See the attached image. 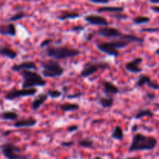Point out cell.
<instances>
[{
  "instance_id": "cell-1",
  "label": "cell",
  "mask_w": 159,
  "mask_h": 159,
  "mask_svg": "<svg viewBox=\"0 0 159 159\" xmlns=\"http://www.w3.org/2000/svg\"><path fill=\"white\" fill-rule=\"evenodd\" d=\"M158 144L156 138L152 136H147L141 133L135 134L132 138L131 143L129 147V152L138 151H152Z\"/></svg>"
},
{
  "instance_id": "cell-2",
  "label": "cell",
  "mask_w": 159,
  "mask_h": 159,
  "mask_svg": "<svg viewBox=\"0 0 159 159\" xmlns=\"http://www.w3.org/2000/svg\"><path fill=\"white\" fill-rule=\"evenodd\" d=\"M45 54L48 57L57 61L77 57L80 54V51L67 46H51L46 48Z\"/></svg>"
},
{
  "instance_id": "cell-3",
  "label": "cell",
  "mask_w": 159,
  "mask_h": 159,
  "mask_svg": "<svg viewBox=\"0 0 159 159\" xmlns=\"http://www.w3.org/2000/svg\"><path fill=\"white\" fill-rule=\"evenodd\" d=\"M20 73L23 80L22 83L23 89L35 88L37 86L43 87L46 85L47 82L44 80V79L35 71L23 70Z\"/></svg>"
},
{
  "instance_id": "cell-4",
  "label": "cell",
  "mask_w": 159,
  "mask_h": 159,
  "mask_svg": "<svg viewBox=\"0 0 159 159\" xmlns=\"http://www.w3.org/2000/svg\"><path fill=\"white\" fill-rule=\"evenodd\" d=\"M42 68V75L45 78L60 77L65 72L63 67L54 59L43 61L40 62Z\"/></svg>"
},
{
  "instance_id": "cell-5",
  "label": "cell",
  "mask_w": 159,
  "mask_h": 159,
  "mask_svg": "<svg viewBox=\"0 0 159 159\" xmlns=\"http://www.w3.org/2000/svg\"><path fill=\"white\" fill-rule=\"evenodd\" d=\"M1 152L4 157L7 159H27L26 155L22 154V150L20 147L14 143L6 142L2 144Z\"/></svg>"
},
{
  "instance_id": "cell-6",
  "label": "cell",
  "mask_w": 159,
  "mask_h": 159,
  "mask_svg": "<svg viewBox=\"0 0 159 159\" xmlns=\"http://www.w3.org/2000/svg\"><path fill=\"white\" fill-rule=\"evenodd\" d=\"M110 68V65L105 61H88L85 64L81 71L80 76L82 78H89L99 70H106Z\"/></svg>"
},
{
  "instance_id": "cell-7",
  "label": "cell",
  "mask_w": 159,
  "mask_h": 159,
  "mask_svg": "<svg viewBox=\"0 0 159 159\" xmlns=\"http://www.w3.org/2000/svg\"><path fill=\"white\" fill-rule=\"evenodd\" d=\"M37 89L36 88H31V89H13L10 90V91L7 92L5 95L4 98L5 99L9 101L14 100L16 99H19L21 97H26V96H33L36 95Z\"/></svg>"
},
{
  "instance_id": "cell-8",
  "label": "cell",
  "mask_w": 159,
  "mask_h": 159,
  "mask_svg": "<svg viewBox=\"0 0 159 159\" xmlns=\"http://www.w3.org/2000/svg\"><path fill=\"white\" fill-rule=\"evenodd\" d=\"M98 35L101 36L102 37H106V38H112L113 39H118L121 38L123 35V33L118 29L114 27H110V26H102V27L99 28L96 31Z\"/></svg>"
},
{
  "instance_id": "cell-9",
  "label": "cell",
  "mask_w": 159,
  "mask_h": 159,
  "mask_svg": "<svg viewBox=\"0 0 159 159\" xmlns=\"http://www.w3.org/2000/svg\"><path fill=\"white\" fill-rule=\"evenodd\" d=\"M147 85L149 88L155 90H159V84L156 82H153L149 76L145 75H141L137 80L136 87H142L143 85Z\"/></svg>"
},
{
  "instance_id": "cell-10",
  "label": "cell",
  "mask_w": 159,
  "mask_h": 159,
  "mask_svg": "<svg viewBox=\"0 0 159 159\" xmlns=\"http://www.w3.org/2000/svg\"><path fill=\"white\" fill-rule=\"evenodd\" d=\"M143 58L142 57H135L130 61L127 62L125 64V68L127 71L134 74H138L142 71V68H140V65L142 63Z\"/></svg>"
},
{
  "instance_id": "cell-11",
  "label": "cell",
  "mask_w": 159,
  "mask_h": 159,
  "mask_svg": "<svg viewBox=\"0 0 159 159\" xmlns=\"http://www.w3.org/2000/svg\"><path fill=\"white\" fill-rule=\"evenodd\" d=\"M85 20L89 24L94 25V26H107L109 24L107 19L104 18L103 16L95 15V14H89V15L85 16Z\"/></svg>"
},
{
  "instance_id": "cell-12",
  "label": "cell",
  "mask_w": 159,
  "mask_h": 159,
  "mask_svg": "<svg viewBox=\"0 0 159 159\" xmlns=\"http://www.w3.org/2000/svg\"><path fill=\"white\" fill-rule=\"evenodd\" d=\"M96 48L101 52L107 54L110 56L113 57H118L120 55V51L118 50L113 48L109 42H101L96 45Z\"/></svg>"
},
{
  "instance_id": "cell-13",
  "label": "cell",
  "mask_w": 159,
  "mask_h": 159,
  "mask_svg": "<svg viewBox=\"0 0 159 159\" xmlns=\"http://www.w3.org/2000/svg\"><path fill=\"white\" fill-rule=\"evenodd\" d=\"M11 69L13 71L20 72L23 70H31V71H35L37 69V66L34 61H25L20 64H16L11 67Z\"/></svg>"
},
{
  "instance_id": "cell-14",
  "label": "cell",
  "mask_w": 159,
  "mask_h": 159,
  "mask_svg": "<svg viewBox=\"0 0 159 159\" xmlns=\"http://www.w3.org/2000/svg\"><path fill=\"white\" fill-rule=\"evenodd\" d=\"M37 120L34 117L23 118V119L17 120L13 124V127L16 128H21V127H33L37 125Z\"/></svg>"
},
{
  "instance_id": "cell-15",
  "label": "cell",
  "mask_w": 159,
  "mask_h": 159,
  "mask_svg": "<svg viewBox=\"0 0 159 159\" xmlns=\"http://www.w3.org/2000/svg\"><path fill=\"white\" fill-rule=\"evenodd\" d=\"M0 34L2 36L15 37L16 35V28L12 23L0 25Z\"/></svg>"
},
{
  "instance_id": "cell-16",
  "label": "cell",
  "mask_w": 159,
  "mask_h": 159,
  "mask_svg": "<svg viewBox=\"0 0 159 159\" xmlns=\"http://www.w3.org/2000/svg\"><path fill=\"white\" fill-rule=\"evenodd\" d=\"M102 85H103L104 93L106 96H113L120 93V89H118V87L114 85L113 82L105 80L102 82Z\"/></svg>"
},
{
  "instance_id": "cell-17",
  "label": "cell",
  "mask_w": 159,
  "mask_h": 159,
  "mask_svg": "<svg viewBox=\"0 0 159 159\" xmlns=\"http://www.w3.org/2000/svg\"><path fill=\"white\" fill-rule=\"evenodd\" d=\"M48 96L46 93H44V94L38 95V96H37L32 102V105H31V107H32L33 110L36 111V110H39V109H40V107L45 103V102L48 100Z\"/></svg>"
},
{
  "instance_id": "cell-18",
  "label": "cell",
  "mask_w": 159,
  "mask_h": 159,
  "mask_svg": "<svg viewBox=\"0 0 159 159\" xmlns=\"http://www.w3.org/2000/svg\"><path fill=\"white\" fill-rule=\"evenodd\" d=\"M0 55L4 56L9 59L16 58L18 54L11 48L7 46H0Z\"/></svg>"
},
{
  "instance_id": "cell-19",
  "label": "cell",
  "mask_w": 159,
  "mask_h": 159,
  "mask_svg": "<svg viewBox=\"0 0 159 159\" xmlns=\"http://www.w3.org/2000/svg\"><path fill=\"white\" fill-rule=\"evenodd\" d=\"M98 102L103 108H110L113 107V103H114V99H113V96H101L98 99Z\"/></svg>"
},
{
  "instance_id": "cell-20",
  "label": "cell",
  "mask_w": 159,
  "mask_h": 159,
  "mask_svg": "<svg viewBox=\"0 0 159 159\" xmlns=\"http://www.w3.org/2000/svg\"><path fill=\"white\" fill-rule=\"evenodd\" d=\"M80 16L79 13L76 12H71V11H64L60 15L57 16V19L61 21H65L67 20H75Z\"/></svg>"
},
{
  "instance_id": "cell-21",
  "label": "cell",
  "mask_w": 159,
  "mask_h": 159,
  "mask_svg": "<svg viewBox=\"0 0 159 159\" xmlns=\"http://www.w3.org/2000/svg\"><path fill=\"white\" fill-rule=\"evenodd\" d=\"M124 8L123 6H102L98 8L97 11L99 12H112V13H118L124 12Z\"/></svg>"
},
{
  "instance_id": "cell-22",
  "label": "cell",
  "mask_w": 159,
  "mask_h": 159,
  "mask_svg": "<svg viewBox=\"0 0 159 159\" xmlns=\"http://www.w3.org/2000/svg\"><path fill=\"white\" fill-rule=\"evenodd\" d=\"M0 116L2 119L5 120L16 121L18 120L19 115L16 112L12 111V110H6L0 114Z\"/></svg>"
},
{
  "instance_id": "cell-23",
  "label": "cell",
  "mask_w": 159,
  "mask_h": 159,
  "mask_svg": "<svg viewBox=\"0 0 159 159\" xmlns=\"http://www.w3.org/2000/svg\"><path fill=\"white\" fill-rule=\"evenodd\" d=\"M111 138L116 141H122L124 138V130L120 126L117 125L113 128L111 132Z\"/></svg>"
},
{
  "instance_id": "cell-24",
  "label": "cell",
  "mask_w": 159,
  "mask_h": 159,
  "mask_svg": "<svg viewBox=\"0 0 159 159\" xmlns=\"http://www.w3.org/2000/svg\"><path fill=\"white\" fill-rule=\"evenodd\" d=\"M59 108L63 112H71L79 110V105L74 102H65V103L60 104Z\"/></svg>"
},
{
  "instance_id": "cell-25",
  "label": "cell",
  "mask_w": 159,
  "mask_h": 159,
  "mask_svg": "<svg viewBox=\"0 0 159 159\" xmlns=\"http://www.w3.org/2000/svg\"><path fill=\"white\" fill-rule=\"evenodd\" d=\"M154 113L152 110L150 109H142V110H139L138 113L135 115V119L139 120L141 118L144 117V116H148V117L152 118L154 116Z\"/></svg>"
},
{
  "instance_id": "cell-26",
  "label": "cell",
  "mask_w": 159,
  "mask_h": 159,
  "mask_svg": "<svg viewBox=\"0 0 159 159\" xmlns=\"http://www.w3.org/2000/svg\"><path fill=\"white\" fill-rule=\"evenodd\" d=\"M78 144L80 147L85 148H92L93 146V141L90 138H84V139H81L78 141Z\"/></svg>"
},
{
  "instance_id": "cell-27",
  "label": "cell",
  "mask_w": 159,
  "mask_h": 159,
  "mask_svg": "<svg viewBox=\"0 0 159 159\" xmlns=\"http://www.w3.org/2000/svg\"><path fill=\"white\" fill-rule=\"evenodd\" d=\"M151 20L150 17L144 16H137L133 19V22L137 25L144 24V23H149Z\"/></svg>"
},
{
  "instance_id": "cell-28",
  "label": "cell",
  "mask_w": 159,
  "mask_h": 159,
  "mask_svg": "<svg viewBox=\"0 0 159 159\" xmlns=\"http://www.w3.org/2000/svg\"><path fill=\"white\" fill-rule=\"evenodd\" d=\"M48 95V97L51 98V99H57L59 98L62 95V93L59 90L53 89V90H48L46 93Z\"/></svg>"
},
{
  "instance_id": "cell-29",
  "label": "cell",
  "mask_w": 159,
  "mask_h": 159,
  "mask_svg": "<svg viewBox=\"0 0 159 159\" xmlns=\"http://www.w3.org/2000/svg\"><path fill=\"white\" fill-rule=\"evenodd\" d=\"M25 16H26V14H25L23 12H22V11H20V12H16V13H15L14 15H12V16L9 18V21L11 22L18 21V20H22V19L24 18Z\"/></svg>"
},
{
  "instance_id": "cell-30",
  "label": "cell",
  "mask_w": 159,
  "mask_h": 159,
  "mask_svg": "<svg viewBox=\"0 0 159 159\" xmlns=\"http://www.w3.org/2000/svg\"><path fill=\"white\" fill-rule=\"evenodd\" d=\"M112 16L114 17L115 19H117V20H125V19L127 18V16L126 14L122 13V12L114 13L113 15H112Z\"/></svg>"
},
{
  "instance_id": "cell-31",
  "label": "cell",
  "mask_w": 159,
  "mask_h": 159,
  "mask_svg": "<svg viewBox=\"0 0 159 159\" xmlns=\"http://www.w3.org/2000/svg\"><path fill=\"white\" fill-rule=\"evenodd\" d=\"M141 32H148V33H155L159 31V28H143L141 30Z\"/></svg>"
},
{
  "instance_id": "cell-32",
  "label": "cell",
  "mask_w": 159,
  "mask_h": 159,
  "mask_svg": "<svg viewBox=\"0 0 159 159\" xmlns=\"http://www.w3.org/2000/svg\"><path fill=\"white\" fill-rule=\"evenodd\" d=\"M52 42V40L51 39H46V40H43L42 43H40V48H48V45Z\"/></svg>"
},
{
  "instance_id": "cell-33",
  "label": "cell",
  "mask_w": 159,
  "mask_h": 159,
  "mask_svg": "<svg viewBox=\"0 0 159 159\" xmlns=\"http://www.w3.org/2000/svg\"><path fill=\"white\" fill-rule=\"evenodd\" d=\"M78 130H79V126L77 125H71L67 128V130L68 132H70V133H71V132H75Z\"/></svg>"
},
{
  "instance_id": "cell-34",
  "label": "cell",
  "mask_w": 159,
  "mask_h": 159,
  "mask_svg": "<svg viewBox=\"0 0 159 159\" xmlns=\"http://www.w3.org/2000/svg\"><path fill=\"white\" fill-rule=\"evenodd\" d=\"M110 0H89L90 2L96 3V4H107L109 2Z\"/></svg>"
},
{
  "instance_id": "cell-35",
  "label": "cell",
  "mask_w": 159,
  "mask_h": 159,
  "mask_svg": "<svg viewBox=\"0 0 159 159\" xmlns=\"http://www.w3.org/2000/svg\"><path fill=\"white\" fill-rule=\"evenodd\" d=\"M74 144V142L73 141H63V142H61V145L63 146V147H71V145H73Z\"/></svg>"
},
{
  "instance_id": "cell-36",
  "label": "cell",
  "mask_w": 159,
  "mask_h": 159,
  "mask_svg": "<svg viewBox=\"0 0 159 159\" xmlns=\"http://www.w3.org/2000/svg\"><path fill=\"white\" fill-rule=\"evenodd\" d=\"M82 93H81V92H79V93H76L75 94H73V95H71V96H68V97L69 98V99H74V98H77L79 97V96H82Z\"/></svg>"
},
{
  "instance_id": "cell-37",
  "label": "cell",
  "mask_w": 159,
  "mask_h": 159,
  "mask_svg": "<svg viewBox=\"0 0 159 159\" xmlns=\"http://www.w3.org/2000/svg\"><path fill=\"white\" fill-rule=\"evenodd\" d=\"M151 9H152V10L154 11V12H158V13H159V6H152Z\"/></svg>"
},
{
  "instance_id": "cell-38",
  "label": "cell",
  "mask_w": 159,
  "mask_h": 159,
  "mask_svg": "<svg viewBox=\"0 0 159 159\" xmlns=\"http://www.w3.org/2000/svg\"><path fill=\"white\" fill-rule=\"evenodd\" d=\"M83 30V27L82 26H75V27L72 28V30L74 31H80V30Z\"/></svg>"
},
{
  "instance_id": "cell-39",
  "label": "cell",
  "mask_w": 159,
  "mask_h": 159,
  "mask_svg": "<svg viewBox=\"0 0 159 159\" xmlns=\"http://www.w3.org/2000/svg\"><path fill=\"white\" fill-rule=\"evenodd\" d=\"M138 126L137 125V124H134V125L132 127V131L135 132L136 130H138Z\"/></svg>"
},
{
  "instance_id": "cell-40",
  "label": "cell",
  "mask_w": 159,
  "mask_h": 159,
  "mask_svg": "<svg viewBox=\"0 0 159 159\" xmlns=\"http://www.w3.org/2000/svg\"><path fill=\"white\" fill-rule=\"evenodd\" d=\"M151 3H153V4H158L159 0H148Z\"/></svg>"
},
{
  "instance_id": "cell-41",
  "label": "cell",
  "mask_w": 159,
  "mask_h": 159,
  "mask_svg": "<svg viewBox=\"0 0 159 159\" xmlns=\"http://www.w3.org/2000/svg\"><path fill=\"white\" fill-rule=\"evenodd\" d=\"M155 54H157V55H159V48H158V49L155 51Z\"/></svg>"
},
{
  "instance_id": "cell-42",
  "label": "cell",
  "mask_w": 159,
  "mask_h": 159,
  "mask_svg": "<svg viewBox=\"0 0 159 159\" xmlns=\"http://www.w3.org/2000/svg\"><path fill=\"white\" fill-rule=\"evenodd\" d=\"M125 159H141V158H134V157H130V158H127Z\"/></svg>"
},
{
  "instance_id": "cell-43",
  "label": "cell",
  "mask_w": 159,
  "mask_h": 159,
  "mask_svg": "<svg viewBox=\"0 0 159 159\" xmlns=\"http://www.w3.org/2000/svg\"><path fill=\"white\" fill-rule=\"evenodd\" d=\"M148 96L149 98H153V97H155V96H154V95H149V94H148Z\"/></svg>"
},
{
  "instance_id": "cell-44",
  "label": "cell",
  "mask_w": 159,
  "mask_h": 159,
  "mask_svg": "<svg viewBox=\"0 0 159 159\" xmlns=\"http://www.w3.org/2000/svg\"><path fill=\"white\" fill-rule=\"evenodd\" d=\"M94 159H102V158H100V157H98V156H96V157H95Z\"/></svg>"
},
{
  "instance_id": "cell-45",
  "label": "cell",
  "mask_w": 159,
  "mask_h": 159,
  "mask_svg": "<svg viewBox=\"0 0 159 159\" xmlns=\"http://www.w3.org/2000/svg\"><path fill=\"white\" fill-rule=\"evenodd\" d=\"M1 7H2V3L0 2V9H1Z\"/></svg>"
},
{
  "instance_id": "cell-46",
  "label": "cell",
  "mask_w": 159,
  "mask_h": 159,
  "mask_svg": "<svg viewBox=\"0 0 159 159\" xmlns=\"http://www.w3.org/2000/svg\"><path fill=\"white\" fill-rule=\"evenodd\" d=\"M0 93H1V89H0Z\"/></svg>"
},
{
  "instance_id": "cell-47",
  "label": "cell",
  "mask_w": 159,
  "mask_h": 159,
  "mask_svg": "<svg viewBox=\"0 0 159 159\" xmlns=\"http://www.w3.org/2000/svg\"><path fill=\"white\" fill-rule=\"evenodd\" d=\"M158 77H159V75H158Z\"/></svg>"
}]
</instances>
